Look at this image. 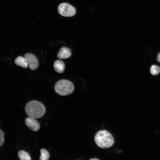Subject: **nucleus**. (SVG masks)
<instances>
[{
  "mask_svg": "<svg viewBox=\"0 0 160 160\" xmlns=\"http://www.w3.org/2000/svg\"><path fill=\"white\" fill-rule=\"evenodd\" d=\"M25 111L29 117L35 119L43 116L46 112L45 108L40 102L36 100H32L28 103L25 107Z\"/></svg>",
  "mask_w": 160,
  "mask_h": 160,
  "instance_id": "f257e3e1",
  "label": "nucleus"
},
{
  "mask_svg": "<svg viewBox=\"0 0 160 160\" xmlns=\"http://www.w3.org/2000/svg\"><path fill=\"white\" fill-rule=\"evenodd\" d=\"M94 140L96 144L102 148L111 147L114 142V138L112 135L105 130L98 132L95 136Z\"/></svg>",
  "mask_w": 160,
  "mask_h": 160,
  "instance_id": "f03ea898",
  "label": "nucleus"
},
{
  "mask_svg": "<svg viewBox=\"0 0 160 160\" xmlns=\"http://www.w3.org/2000/svg\"><path fill=\"white\" fill-rule=\"evenodd\" d=\"M74 89V86L73 83L66 79L59 80L56 82L55 86V92L61 96L71 94L73 92Z\"/></svg>",
  "mask_w": 160,
  "mask_h": 160,
  "instance_id": "7ed1b4c3",
  "label": "nucleus"
},
{
  "mask_svg": "<svg viewBox=\"0 0 160 160\" xmlns=\"http://www.w3.org/2000/svg\"><path fill=\"white\" fill-rule=\"evenodd\" d=\"M58 11L61 15L65 17L73 16L76 13L75 8L67 3H63L60 4L58 7Z\"/></svg>",
  "mask_w": 160,
  "mask_h": 160,
  "instance_id": "20e7f679",
  "label": "nucleus"
},
{
  "mask_svg": "<svg viewBox=\"0 0 160 160\" xmlns=\"http://www.w3.org/2000/svg\"><path fill=\"white\" fill-rule=\"evenodd\" d=\"M27 62L28 65L31 70L36 69L39 65L38 60L34 55L30 53H26L24 56Z\"/></svg>",
  "mask_w": 160,
  "mask_h": 160,
  "instance_id": "39448f33",
  "label": "nucleus"
},
{
  "mask_svg": "<svg viewBox=\"0 0 160 160\" xmlns=\"http://www.w3.org/2000/svg\"><path fill=\"white\" fill-rule=\"evenodd\" d=\"M25 123L28 128L33 131L36 132L40 128L39 123L35 119L27 117L25 119Z\"/></svg>",
  "mask_w": 160,
  "mask_h": 160,
  "instance_id": "423d86ee",
  "label": "nucleus"
},
{
  "mask_svg": "<svg viewBox=\"0 0 160 160\" xmlns=\"http://www.w3.org/2000/svg\"><path fill=\"white\" fill-rule=\"evenodd\" d=\"M71 52L68 48L63 47H62L57 53V57L60 59H65L71 57Z\"/></svg>",
  "mask_w": 160,
  "mask_h": 160,
  "instance_id": "0eeeda50",
  "label": "nucleus"
},
{
  "mask_svg": "<svg viewBox=\"0 0 160 160\" xmlns=\"http://www.w3.org/2000/svg\"><path fill=\"white\" fill-rule=\"evenodd\" d=\"M54 67L55 71L58 73H63L65 69V64L61 60H55L54 63Z\"/></svg>",
  "mask_w": 160,
  "mask_h": 160,
  "instance_id": "6e6552de",
  "label": "nucleus"
},
{
  "mask_svg": "<svg viewBox=\"0 0 160 160\" xmlns=\"http://www.w3.org/2000/svg\"><path fill=\"white\" fill-rule=\"evenodd\" d=\"M15 63L17 65L24 68H27L28 66L25 58L22 56L17 57L15 60Z\"/></svg>",
  "mask_w": 160,
  "mask_h": 160,
  "instance_id": "1a4fd4ad",
  "label": "nucleus"
},
{
  "mask_svg": "<svg viewBox=\"0 0 160 160\" xmlns=\"http://www.w3.org/2000/svg\"><path fill=\"white\" fill-rule=\"evenodd\" d=\"M18 157L21 160H31V158L29 154L26 151L20 150L18 152Z\"/></svg>",
  "mask_w": 160,
  "mask_h": 160,
  "instance_id": "9d476101",
  "label": "nucleus"
},
{
  "mask_svg": "<svg viewBox=\"0 0 160 160\" xmlns=\"http://www.w3.org/2000/svg\"><path fill=\"white\" fill-rule=\"evenodd\" d=\"M41 156L39 159L40 160H48L50 157L48 152L45 149H41L40 150Z\"/></svg>",
  "mask_w": 160,
  "mask_h": 160,
  "instance_id": "9b49d317",
  "label": "nucleus"
},
{
  "mask_svg": "<svg viewBox=\"0 0 160 160\" xmlns=\"http://www.w3.org/2000/svg\"><path fill=\"white\" fill-rule=\"evenodd\" d=\"M151 73L153 75H156L160 73V67L153 65L150 69Z\"/></svg>",
  "mask_w": 160,
  "mask_h": 160,
  "instance_id": "f8f14e48",
  "label": "nucleus"
},
{
  "mask_svg": "<svg viewBox=\"0 0 160 160\" xmlns=\"http://www.w3.org/2000/svg\"><path fill=\"white\" fill-rule=\"evenodd\" d=\"M4 134L2 131L0 129V146H1L4 142Z\"/></svg>",
  "mask_w": 160,
  "mask_h": 160,
  "instance_id": "ddd939ff",
  "label": "nucleus"
},
{
  "mask_svg": "<svg viewBox=\"0 0 160 160\" xmlns=\"http://www.w3.org/2000/svg\"><path fill=\"white\" fill-rule=\"evenodd\" d=\"M157 60L160 63V52L157 55Z\"/></svg>",
  "mask_w": 160,
  "mask_h": 160,
  "instance_id": "4468645a",
  "label": "nucleus"
},
{
  "mask_svg": "<svg viewBox=\"0 0 160 160\" xmlns=\"http://www.w3.org/2000/svg\"><path fill=\"white\" fill-rule=\"evenodd\" d=\"M95 160H98V159H96V158H92V159H90V160H95Z\"/></svg>",
  "mask_w": 160,
  "mask_h": 160,
  "instance_id": "2eb2a0df",
  "label": "nucleus"
}]
</instances>
